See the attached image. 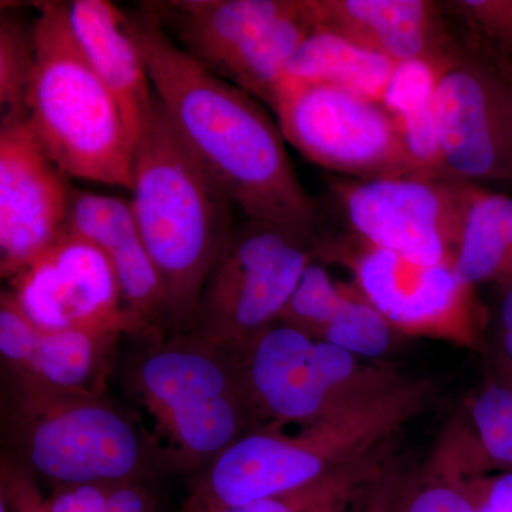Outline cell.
<instances>
[{
  "instance_id": "1",
  "label": "cell",
  "mask_w": 512,
  "mask_h": 512,
  "mask_svg": "<svg viewBox=\"0 0 512 512\" xmlns=\"http://www.w3.org/2000/svg\"><path fill=\"white\" fill-rule=\"evenodd\" d=\"M126 18L168 119L235 207L247 220L315 242L319 205L299 180L281 128L258 100L187 55L148 6Z\"/></svg>"
},
{
  "instance_id": "2",
  "label": "cell",
  "mask_w": 512,
  "mask_h": 512,
  "mask_svg": "<svg viewBox=\"0 0 512 512\" xmlns=\"http://www.w3.org/2000/svg\"><path fill=\"white\" fill-rule=\"evenodd\" d=\"M433 397L431 380L409 379L372 402L293 433L248 431L205 466L183 512L239 507L383 460L397 434Z\"/></svg>"
},
{
  "instance_id": "3",
  "label": "cell",
  "mask_w": 512,
  "mask_h": 512,
  "mask_svg": "<svg viewBox=\"0 0 512 512\" xmlns=\"http://www.w3.org/2000/svg\"><path fill=\"white\" fill-rule=\"evenodd\" d=\"M130 204L163 281L167 325L183 333L235 224V204L154 99L133 151Z\"/></svg>"
},
{
  "instance_id": "4",
  "label": "cell",
  "mask_w": 512,
  "mask_h": 512,
  "mask_svg": "<svg viewBox=\"0 0 512 512\" xmlns=\"http://www.w3.org/2000/svg\"><path fill=\"white\" fill-rule=\"evenodd\" d=\"M69 3H40L28 123L67 178L131 190L134 143L119 104L76 42Z\"/></svg>"
},
{
  "instance_id": "5",
  "label": "cell",
  "mask_w": 512,
  "mask_h": 512,
  "mask_svg": "<svg viewBox=\"0 0 512 512\" xmlns=\"http://www.w3.org/2000/svg\"><path fill=\"white\" fill-rule=\"evenodd\" d=\"M9 457L57 487L144 480L164 466L156 441L104 397L64 396L8 380Z\"/></svg>"
},
{
  "instance_id": "6",
  "label": "cell",
  "mask_w": 512,
  "mask_h": 512,
  "mask_svg": "<svg viewBox=\"0 0 512 512\" xmlns=\"http://www.w3.org/2000/svg\"><path fill=\"white\" fill-rule=\"evenodd\" d=\"M254 430L306 427L376 400L410 377L278 320L228 353Z\"/></svg>"
},
{
  "instance_id": "7",
  "label": "cell",
  "mask_w": 512,
  "mask_h": 512,
  "mask_svg": "<svg viewBox=\"0 0 512 512\" xmlns=\"http://www.w3.org/2000/svg\"><path fill=\"white\" fill-rule=\"evenodd\" d=\"M128 380L154 421L165 466H207L254 430L231 357L192 333L148 342Z\"/></svg>"
},
{
  "instance_id": "8",
  "label": "cell",
  "mask_w": 512,
  "mask_h": 512,
  "mask_svg": "<svg viewBox=\"0 0 512 512\" xmlns=\"http://www.w3.org/2000/svg\"><path fill=\"white\" fill-rule=\"evenodd\" d=\"M315 259V242L299 232L252 220L237 224L185 332L234 352L281 319Z\"/></svg>"
},
{
  "instance_id": "9",
  "label": "cell",
  "mask_w": 512,
  "mask_h": 512,
  "mask_svg": "<svg viewBox=\"0 0 512 512\" xmlns=\"http://www.w3.org/2000/svg\"><path fill=\"white\" fill-rule=\"evenodd\" d=\"M478 190L474 183L447 175L333 184L340 214L356 241L417 264L453 268L464 220Z\"/></svg>"
},
{
  "instance_id": "10",
  "label": "cell",
  "mask_w": 512,
  "mask_h": 512,
  "mask_svg": "<svg viewBox=\"0 0 512 512\" xmlns=\"http://www.w3.org/2000/svg\"><path fill=\"white\" fill-rule=\"evenodd\" d=\"M272 110L285 140L319 167L359 180L420 175L380 101L335 84L284 77Z\"/></svg>"
},
{
  "instance_id": "11",
  "label": "cell",
  "mask_w": 512,
  "mask_h": 512,
  "mask_svg": "<svg viewBox=\"0 0 512 512\" xmlns=\"http://www.w3.org/2000/svg\"><path fill=\"white\" fill-rule=\"evenodd\" d=\"M315 258L342 262L355 286L402 336L480 343L481 313L474 288L453 266L423 265L359 241L319 237Z\"/></svg>"
},
{
  "instance_id": "12",
  "label": "cell",
  "mask_w": 512,
  "mask_h": 512,
  "mask_svg": "<svg viewBox=\"0 0 512 512\" xmlns=\"http://www.w3.org/2000/svg\"><path fill=\"white\" fill-rule=\"evenodd\" d=\"M10 282L9 292L37 328L113 330L147 343L164 336L127 308L104 252L69 229Z\"/></svg>"
},
{
  "instance_id": "13",
  "label": "cell",
  "mask_w": 512,
  "mask_h": 512,
  "mask_svg": "<svg viewBox=\"0 0 512 512\" xmlns=\"http://www.w3.org/2000/svg\"><path fill=\"white\" fill-rule=\"evenodd\" d=\"M437 66L434 113L450 177L512 181V109L500 77L470 39Z\"/></svg>"
},
{
  "instance_id": "14",
  "label": "cell",
  "mask_w": 512,
  "mask_h": 512,
  "mask_svg": "<svg viewBox=\"0 0 512 512\" xmlns=\"http://www.w3.org/2000/svg\"><path fill=\"white\" fill-rule=\"evenodd\" d=\"M72 190L28 120L0 128V272L13 279L66 231Z\"/></svg>"
},
{
  "instance_id": "15",
  "label": "cell",
  "mask_w": 512,
  "mask_h": 512,
  "mask_svg": "<svg viewBox=\"0 0 512 512\" xmlns=\"http://www.w3.org/2000/svg\"><path fill=\"white\" fill-rule=\"evenodd\" d=\"M113 330H43L0 296V355L8 380L64 396L104 397L117 345Z\"/></svg>"
},
{
  "instance_id": "16",
  "label": "cell",
  "mask_w": 512,
  "mask_h": 512,
  "mask_svg": "<svg viewBox=\"0 0 512 512\" xmlns=\"http://www.w3.org/2000/svg\"><path fill=\"white\" fill-rule=\"evenodd\" d=\"M313 26L396 63L439 64L460 47L429 0H305Z\"/></svg>"
},
{
  "instance_id": "17",
  "label": "cell",
  "mask_w": 512,
  "mask_h": 512,
  "mask_svg": "<svg viewBox=\"0 0 512 512\" xmlns=\"http://www.w3.org/2000/svg\"><path fill=\"white\" fill-rule=\"evenodd\" d=\"M66 229L89 239L104 252L119 278L127 308L163 333L161 325H167L164 285L141 237L130 201L73 188Z\"/></svg>"
},
{
  "instance_id": "18",
  "label": "cell",
  "mask_w": 512,
  "mask_h": 512,
  "mask_svg": "<svg viewBox=\"0 0 512 512\" xmlns=\"http://www.w3.org/2000/svg\"><path fill=\"white\" fill-rule=\"evenodd\" d=\"M67 9L76 42L101 82L113 93L134 143L156 93L128 30L126 13L106 0H76Z\"/></svg>"
},
{
  "instance_id": "19",
  "label": "cell",
  "mask_w": 512,
  "mask_h": 512,
  "mask_svg": "<svg viewBox=\"0 0 512 512\" xmlns=\"http://www.w3.org/2000/svg\"><path fill=\"white\" fill-rule=\"evenodd\" d=\"M292 0H177L148 6L187 55L217 74Z\"/></svg>"
},
{
  "instance_id": "20",
  "label": "cell",
  "mask_w": 512,
  "mask_h": 512,
  "mask_svg": "<svg viewBox=\"0 0 512 512\" xmlns=\"http://www.w3.org/2000/svg\"><path fill=\"white\" fill-rule=\"evenodd\" d=\"M397 64L338 33L315 28L292 57L285 77L335 84L382 103Z\"/></svg>"
},
{
  "instance_id": "21",
  "label": "cell",
  "mask_w": 512,
  "mask_h": 512,
  "mask_svg": "<svg viewBox=\"0 0 512 512\" xmlns=\"http://www.w3.org/2000/svg\"><path fill=\"white\" fill-rule=\"evenodd\" d=\"M466 443L450 424L426 461L404 473L390 512H480Z\"/></svg>"
},
{
  "instance_id": "22",
  "label": "cell",
  "mask_w": 512,
  "mask_h": 512,
  "mask_svg": "<svg viewBox=\"0 0 512 512\" xmlns=\"http://www.w3.org/2000/svg\"><path fill=\"white\" fill-rule=\"evenodd\" d=\"M436 82V64L424 60L399 63L382 103L396 123L404 151L416 173L450 177L444 168L437 140Z\"/></svg>"
},
{
  "instance_id": "23",
  "label": "cell",
  "mask_w": 512,
  "mask_h": 512,
  "mask_svg": "<svg viewBox=\"0 0 512 512\" xmlns=\"http://www.w3.org/2000/svg\"><path fill=\"white\" fill-rule=\"evenodd\" d=\"M454 271L464 284L512 285V197L480 187L468 208Z\"/></svg>"
},
{
  "instance_id": "24",
  "label": "cell",
  "mask_w": 512,
  "mask_h": 512,
  "mask_svg": "<svg viewBox=\"0 0 512 512\" xmlns=\"http://www.w3.org/2000/svg\"><path fill=\"white\" fill-rule=\"evenodd\" d=\"M460 420L481 476L512 471V379L490 370Z\"/></svg>"
},
{
  "instance_id": "25",
  "label": "cell",
  "mask_w": 512,
  "mask_h": 512,
  "mask_svg": "<svg viewBox=\"0 0 512 512\" xmlns=\"http://www.w3.org/2000/svg\"><path fill=\"white\" fill-rule=\"evenodd\" d=\"M400 338L403 336L355 284L345 285L342 298L318 336L322 342L375 362H382L380 359L392 352Z\"/></svg>"
},
{
  "instance_id": "26",
  "label": "cell",
  "mask_w": 512,
  "mask_h": 512,
  "mask_svg": "<svg viewBox=\"0 0 512 512\" xmlns=\"http://www.w3.org/2000/svg\"><path fill=\"white\" fill-rule=\"evenodd\" d=\"M389 458L353 468L319 483L218 512H345L356 495L375 480Z\"/></svg>"
},
{
  "instance_id": "27",
  "label": "cell",
  "mask_w": 512,
  "mask_h": 512,
  "mask_svg": "<svg viewBox=\"0 0 512 512\" xmlns=\"http://www.w3.org/2000/svg\"><path fill=\"white\" fill-rule=\"evenodd\" d=\"M35 35L18 16L0 19V109L2 124L28 120V94L35 69Z\"/></svg>"
},
{
  "instance_id": "28",
  "label": "cell",
  "mask_w": 512,
  "mask_h": 512,
  "mask_svg": "<svg viewBox=\"0 0 512 512\" xmlns=\"http://www.w3.org/2000/svg\"><path fill=\"white\" fill-rule=\"evenodd\" d=\"M343 291L345 284L336 282L328 268L315 259L303 272L279 320L318 339L320 330L335 311Z\"/></svg>"
},
{
  "instance_id": "29",
  "label": "cell",
  "mask_w": 512,
  "mask_h": 512,
  "mask_svg": "<svg viewBox=\"0 0 512 512\" xmlns=\"http://www.w3.org/2000/svg\"><path fill=\"white\" fill-rule=\"evenodd\" d=\"M446 5L466 22L468 36L512 60V0H457Z\"/></svg>"
},
{
  "instance_id": "30",
  "label": "cell",
  "mask_w": 512,
  "mask_h": 512,
  "mask_svg": "<svg viewBox=\"0 0 512 512\" xmlns=\"http://www.w3.org/2000/svg\"><path fill=\"white\" fill-rule=\"evenodd\" d=\"M0 474V500L6 504L9 512H43V497L32 473L8 454H3Z\"/></svg>"
},
{
  "instance_id": "31",
  "label": "cell",
  "mask_w": 512,
  "mask_h": 512,
  "mask_svg": "<svg viewBox=\"0 0 512 512\" xmlns=\"http://www.w3.org/2000/svg\"><path fill=\"white\" fill-rule=\"evenodd\" d=\"M111 483L57 487L43 498V512H107Z\"/></svg>"
},
{
  "instance_id": "32",
  "label": "cell",
  "mask_w": 512,
  "mask_h": 512,
  "mask_svg": "<svg viewBox=\"0 0 512 512\" xmlns=\"http://www.w3.org/2000/svg\"><path fill=\"white\" fill-rule=\"evenodd\" d=\"M403 476L400 464L390 460L382 473L356 495L345 512H390Z\"/></svg>"
},
{
  "instance_id": "33",
  "label": "cell",
  "mask_w": 512,
  "mask_h": 512,
  "mask_svg": "<svg viewBox=\"0 0 512 512\" xmlns=\"http://www.w3.org/2000/svg\"><path fill=\"white\" fill-rule=\"evenodd\" d=\"M490 370L512 379V285L501 289Z\"/></svg>"
},
{
  "instance_id": "34",
  "label": "cell",
  "mask_w": 512,
  "mask_h": 512,
  "mask_svg": "<svg viewBox=\"0 0 512 512\" xmlns=\"http://www.w3.org/2000/svg\"><path fill=\"white\" fill-rule=\"evenodd\" d=\"M478 511L512 512V471L500 476L473 478Z\"/></svg>"
},
{
  "instance_id": "35",
  "label": "cell",
  "mask_w": 512,
  "mask_h": 512,
  "mask_svg": "<svg viewBox=\"0 0 512 512\" xmlns=\"http://www.w3.org/2000/svg\"><path fill=\"white\" fill-rule=\"evenodd\" d=\"M107 512H158L144 480L111 483Z\"/></svg>"
},
{
  "instance_id": "36",
  "label": "cell",
  "mask_w": 512,
  "mask_h": 512,
  "mask_svg": "<svg viewBox=\"0 0 512 512\" xmlns=\"http://www.w3.org/2000/svg\"><path fill=\"white\" fill-rule=\"evenodd\" d=\"M471 42L484 53L488 62L493 66L494 72L500 77L501 83L504 84L505 92L508 94V99H510L512 109V60L501 55V53L497 52L493 47L485 45L481 40L471 37Z\"/></svg>"
},
{
  "instance_id": "37",
  "label": "cell",
  "mask_w": 512,
  "mask_h": 512,
  "mask_svg": "<svg viewBox=\"0 0 512 512\" xmlns=\"http://www.w3.org/2000/svg\"><path fill=\"white\" fill-rule=\"evenodd\" d=\"M0 512H9L8 507H6V504L3 503L2 500H0Z\"/></svg>"
}]
</instances>
